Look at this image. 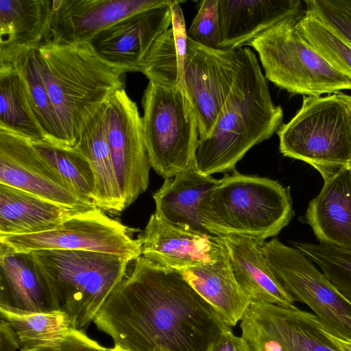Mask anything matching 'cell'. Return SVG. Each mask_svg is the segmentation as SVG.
Returning <instances> with one entry per match:
<instances>
[{
    "label": "cell",
    "instance_id": "cell-35",
    "mask_svg": "<svg viewBox=\"0 0 351 351\" xmlns=\"http://www.w3.org/2000/svg\"><path fill=\"white\" fill-rule=\"evenodd\" d=\"M187 38L206 47L221 49L219 0H204L187 31Z\"/></svg>",
    "mask_w": 351,
    "mask_h": 351
},
{
    "label": "cell",
    "instance_id": "cell-23",
    "mask_svg": "<svg viewBox=\"0 0 351 351\" xmlns=\"http://www.w3.org/2000/svg\"><path fill=\"white\" fill-rule=\"evenodd\" d=\"M95 208L60 204L0 184V235L47 231Z\"/></svg>",
    "mask_w": 351,
    "mask_h": 351
},
{
    "label": "cell",
    "instance_id": "cell-20",
    "mask_svg": "<svg viewBox=\"0 0 351 351\" xmlns=\"http://www.w3.org/2000/svg\"><path fill=\"white\" fill-rule=\"evenodd\" d=\"M300 0H219L220 49L238 50L280 21L304 12Z\"/></svg>",
    "mask_w": 351,
    "mask_h": 351
},
{
    "label": "cell",
    "instance_id": "cell-9",
    "mask_svg": "<svg viewBox=\"0 0 351 351\" xmlns=\"http://www.w3.org/2000/svg\"><path fill=\"white\" fill-rule=\"evenodd\" d=\"M262 247L273 273L295 301L306 304L327 332L351 340V303L313 262L277 239L263 241Z\"/></svg>",
    "mask_w": 351,
    "mask_h": 351
},
{
    "label": "cell",
    "instance_id": "cell-4",
    "mask_svg": "<svg viewBox=\"0 0 351 351\" xmlns=\"http://www.w3.org/2000/svg\"><path fill=\"white\" fill-rule=\"evenodd\" d=\"M293 215L289 187L236 171L219 180L199 210L203 226L211 234L264 241L277 235Z\"/></svg>",
    "mask_w": 351,
    "mask_h": 351
},
{
    "label": "cell",
    "instance_id": "cell-36",
    "mask_svg": "<svg viewBox=\"0 0 351 351\" xmlns=\"http://www.w3.org/2000/svg\"><path fill=\"white\" fill-rule=\"evenodd\" d=\"M24 351H114L101 346L86 335L84 330H72L58 343Z\"/></svg>",
    "mask_w": 351,
    "mask_h": 351
},
{
    "label": "cell",
    "instance_id": "cell-37",
    "mask_svg": "<svg viewBox=\"0 0 351 351\" xmlns=\"http://www.w3.org/2000/svg\"><path fill=\"white\" fill-rule=\"evenodd\" d=\"M206 351H252L247 341L234 335L230 328L223 329L208 345Z\"/></svg>",
    "mask_w": 351,
    "mask_h": 351
},
{
    "label": "cell",
    "instance_id": "cell-5",
    "mask_svg": "<svg viewBox=\"0 0 351 351\" xmlns=\"http://www.w3.org/2000/svg\"><path fill=\"white\" fill-rule=\"evenodd\" d=\"M49 286L57 310L84 330L126 275L133 260L107 253L45 250L30 252Z\"/></svg>",
    "mask_w": 351,
    "mask_h": 351
},
{
    "label": "cell",
    "instance_id": "cell-34",
    "mask_svg": "<svg viewBox=\"0 0 351 351\" xmlns=\"http://www.w3.org/2000/svg\"><path fill=\"white\" fill-rule=\"evenodd\" d=\"M305 11L351 47V0H305Z\"/></svg>",
    "mask_w": 351,
    "mask_h": 351
},
{
    "label": "cell",
    "instance_id": "cell-3",
    "mask_svg": "<svg viewBox=\"0 0 351 351\" xmlns=\"http://www.w3.org/2000/svg\"><path fill=\"white\" fill-rule=\"evenodd\" d=\"M36 58L66 145L75 147L89 119L123 88L125 72L104 60L89 42L47 41L37 49Z\"/></svg>",
    "mask_w": 351,
    "mask_h": 351
},
{
    "label": "cell",
    "instance_id": "cell-30",
    "mask_svg": "<svg viewBox=\"0 0 351 351\" xmlns=\"http://www.w3.org/2000/svg\"><path fill=\"white\" fill-rule=\"evenodd\" d=\"M37 49L21 53L13 61L20 73L47 141L67 146L56 109L51 101L36 58Z\"/></svg>",
    "mask_w": 351,
    "mask_h": 351
},
{
    "label": "cell",
    "instance_id": "cell-25",
    "mask_svg": "<svg viewBox=\"0 0 351 351\" xmlns=\"http://www.w3.org/2000/svg\"><path fill=\"white\" fill-rule=\"evenodd\" d=\"M105 103L87 122L76 145L87 156L91 165L95 179V206L105 213L118 215L127 207L108 145L104 119Z\"/></svg>",
    "mask_w": 351,
    "mask_h": 351
},
{
    "label": "cell",
    "instance_id": "cell-22",
    "mask_svg": "<svg viewBox=\"0 0 351 351\" xmlns=\"http://www.w3.org/2000/svg\"><path fill=\"white\" fill-rule=\"evenodd\" d=\"M0 305L32 312L57 310L30 252H12L0 245Z\"/></svg>",
    "mask_w": 351,
    "mask_h": 351
},
{
    "label": "cell",
    "instance_id": "cell-40",
    "mask_svg": "<svg viewBox=\"0 0 351 351\" xmlns=\"http://www.w3.org/2000/svg\"><path fill=\"white\" fill-rule=\"evenodd\" d=\"M349 101H350V104L351 106V96L350 95H349ZM349 167H351V165Z\"/></svg>",
    "mask_w": 351,
    "mask_h": 351
},
{
    "label": "cell",
    "instance_id": "cell-7",
    "mask_svg": "<svg viewBox=\"0 0 351 351\" xmlns=\"http://www.w3.org/2000/svg\"><path fill=\"white\" fill-rule=\"evenodd\" d=\"M300 16L280 21L247 44L258 54L265 78L290 93L306 97L351 90V78L301 34L297 27Z\"/></svg>",
    "mask_w": 351,
    "mask_h": 351
},
{
    "label": "cell",
    "instance_id": "cell-11",
    "mask_svg": "<svg viewBox=\"0 0 351 351\" xmlns=\"http://www.w3.org/2000/svg\"><path fill=\"white\" fill-rule=\"evenodd\" d=\"M240 327L252 351H338L317 317L295 305L252 303Z\"/></svg>",
    "mask_w": 351,
    "mask_h": 351
},
{
    "label": "cell",
    "instance_id": "cell-38",
    "mask_svg": "<svg viewBox=\"0 0 351 351\" xmlns=\"http://www.w3.org/2000/svg\"><path fill=\"white\" fill-rule=\"evenodd\" d=\"M323 330L328 338L333 343L338 351H351V340L338 337L327 332L322 326Z\"/></svg>",
    "mask_w": 351,
    "mask_h": 351
},
{
    "label": "cell",
    "instance_id": "cell-39",
    "mask_svg": "<svg viewBox=\"0 0 351 351\" xmlns=\"http://www.w3.org/2000/svg\"><path fill=\"white\" fill-rule=\"evenodd\" d=\"M114 351H125V350H123L119 348H117V347H113Z\"/></svg>",
    "mask_w": 351,
    "mask_h": 351
},
{
    "label": "cell",
    "instance_id": "cell-24",
    "mask_svg": "<svg viewBox=\"0 0 351 351\" xmlns=\"http://www.w3.org/2000/svg\"><path fill=\"white\" fill-rule=\"evenodd\" d=\"M218 182L219 180L204 175L196 169L166 178L153 194L154 213L180 228L210 234L203 226L199 210L202 201Z\"/></svg>",
    "mask_w": 351,
    "mask_h": 351
},
{
    "label": "cell",
    "instance_id": "cell-16",
    "mask_svg": "<svg viewBox=\"0 0 351 351\" xmlns=\"http://www.w3.org/2000/svg\"><path fill=\"white\" fill-rule=\"evenodd\" d=\"M171 5L129 15L99 32L89 43L108 63L125 73L138 71L155 40L171 25Z\"/></svg>",
    "mask_w": 351,
    "mask_h": 351
},
{
    "label": "cell",
    "instance_id": "cell-32",
    "mask_svg": "<svg viewBox=\"0 0 351 351\" xmlns=\"http://www.w3.org/2000/svg\"><path fill=\"white\" fill-rule=\"evenodd\" d=\"M303 37L334 67L351 78V47L304 10L297 21Z\"/></svg>",
    "mask_w": 351,
    "mask_h": 351
},
{
    "label": "cell",
    "instance_id": "cell-12",
    "mask_svg": "<svg viewBox=\"0 0 351 351\" xmlns=\"http://www.w3.org/2000/svg\"><path fill=\"white\" fill-rule=\"evenodd\" d=\"M104 119L114 170L128 207L146 191L151 165L142 117L124 88L114 91L106 101Z\"/></svg>",
    "mask_w": 351,
    "mask_h": 351
},
{
    "label": "cell",
    "instance_id": "cell-31",
    "mask_svg": "<svg viewBox=\"0 0 351 351\" xmlns=\"http://www.w3.org/2000/svg\"><path fill=\"white\" fill-rule=\"evenodd\" d=\"M32 143L76 192L94 203L95 179L91 165L77 145L62 146L47 141Z\"/></svg>",
    "mask_w": 351,
    "mask_h": 351
},
{
    "label": "cell",
    "instance_id": "cell-2",
    "mask_svg": "<svg viewBox=\"0 0 351 351\" xmlns=\"http://www.w3.org/2000/svg\"><path fill=\"white\" fill-rule=\"evenodd\" d=\"M282 119V108L273 102L254 53L238 49L232 90L213 130L199 139L195 169L206 176L234 169L253 146L278 131Z\"/></svg>",
    "mask_w": 351,
    "mask_h": 351
},
{
    "label": "cell",
    "instance_id": "cell-21",
    "mask_svg": "<svg viewBox=\"0 0 351 351\" xmlns=\"http://www.w3.org/2000/svg\"><path fill=\"white\" fill-rule=\"evenodd\" d=\"M53 1L0 0V64L47 40Z\"/></svg>",
    "mask_w": 351,
    "mask_h": 351
},
{
    "label": "cell",
    "instance_id": "cell-1",
    "mask_svg": "<svg viewBox=\"0 0 351 351\" xmlns=\"http://www.w3.org/2000/svg\"><path fill=\"white\" fill-rule=\"evenodd\" d=\"M93 322L125 351H206L229 326L181 271L143 256L132 261Z\"/></svg>",
    "mask_w": 351,
    "mask_h": 351
},
{
    "label": "cell",
    "instance_id": "cell-13",
    "mask_svg": "<svg viewBox=\"0 0 351 351\" xmlns=\"http://www.w3.org/2000/svg\"><path fill=\"white\" fill-rule=\"evenodd\" d=\"M237 67L238 50L211 49L187 38L185 83L199 139L213 130L232 90Z\"/></svg>",
    "mask_w": 351,
    "mask_h": 351
},
{
    "label": "cell",
    "instance_id": "cell-6",
    "mask_svg": "<svg viewBox=\"0 0 351 351\" xmlns=\"http://www.w3.org/2000/svg\"><path fill=\"white\" fill-rule=\"evenodd\" d=\"M286 157L309 164L320 174L351 165V106L341 92L303 97L295 115L277 131Z\"/></svg>",
    "mask_w": 351,
    "mask_h": 351
},
{
    "label": "cell",
    "instance_id": "cell-33",
    "mask_svg": "<svg viewBox=\"0 0 351 351\" xmlns=\"http://www.w3.org/2000/svg\"><path fill=\"white\" fill-rule=\"evenodd\" d=\"M292 243L320 267L329 281L351 303V251L320 243Z\"/></svg>",
    "mask_w": 351,
    "mask_h": 351
},
{
    "label": "cell",
    "instance_id": "cell-18",
    "mask_svg": "<svg viewBox=\"0 0 351 351\" xmlns=\"http://www.w3.org/2000/svg\"><path fill=\"white\" fill-rule=\"evenodd\" d=\"M233 276L252 303L294 306V298L271 269L263 250V241L242 236H217Z\"/></svg>",
    "mask_w": 351,
    "mask_h": 351
},
{
    "label": "cell",
    "instance_id": "cell-15",
    "mask_svg": "<svg viewBox=\"0 0 351 351\" xmlns=\"http://www.w3.org/2000/svg\"><path fill=\"white\" fill-rule=\"evenodd\" d=\"M171 0H53L47 41L59 44L89 42L114 23L139 12L171 5ZM46 41V42H47Z\"/></svg>",
    "mask_w": 351,
    "mask_h": 351
},
{
    "label": "cell",
    "instance_id": "cell-19",
    "mask_svg": "<svg viewBox=\"0 0 351 351\" xmlns=\"http://www.w3.org/2000/svg\"><path fill=\"white\" fill-rule=\"evenodd\" d=\"M324 185L304 219L320 244L351 251V167L321 175Z\"/></svg>",
    "mask_w": 351,
    "mask_h": 351
},
{
    "label": "cell",
    "instance_id": "cell-14",
    "mask_svg": "<svg viewBox=\"0 0 351 351\" xmlns=\"http://www.w3.org/2000/svg\"><path fill=\"white\" fill-rule=\"evenodd\" d=\"M0 184L70 206L97 207L76 192L32 143L0 130Z\"/></svg>",
    "mask_w": 351,
    "mask_h": 351
},
{
    "label": "cell",
    "instance_id": "cell-8",
    "mask_svg": "<svg viewBox=\"0 0 351 351\" xmlns=\"http://www.w3.org/2000/svg\"><path fill=\"white\" fill-rule=\"evenodd\" d=\"M142 106L151 167L165 179L195 169L199 133L188 93L149 81Z\"/></svg>",
    "mask_w": 351,
    "mask_h": 351
},
{
    "label": "cell",
    "instance_id": "cell-17",
    "mask_svg": "<svg viewBox=\"0 0 351 351\" xmlns=\"http://www.w3.org/2000/svg\"><path fill=\"white\" fill-rule=\"evenodd\" d=\"M142 254L161 266L179 271L214 263L224 254L217 235L187 230L171 225L152 214L138 237Z\"/></svg>",
    "mask_w": 351,
    "mask_h": 351
},
{
    "label": "cell",
    "instance_id": "cell-10",
    "mask_svg": "<svg viewBox=\"0 0 351 351\" xmlns=\"http://www.w3.org/2000/svg\"><path fill=\"white\" fill-rule=\"evenodd\" d=\"M138 230L110 217L97 207L47 231L0 235V245L16 252L85 250L120 255L134 261L142 254L141 241L134 237Z\"/></svg>",
    "mask_w": 351,
    "mask_h": 351
},
{
    "label": "cell",
    "instance_id": "cell-28",
    "mask_svg": "<svg viewBox=\"0 0 351 351\" xmlns=\"http://www.w3.org/2000/svg\"><path fill=\"white\" fill-rule=\"evenodd\" d=\"M0 130L31 143L47 141L25 83L13 63L0 64Z\"/></svg>",
    "mask_w": 351,
    "mask_h": 351
},
{
    "label": "cell",
    "instance_id": "cell-29",
    "mask_svg": "<svg viewBox=\"0 0 351 351\" xmlns=\"http://www.w3.org/2000/svg\"><path fill=\"white\" fill-rule=\"evenodd\" d=\"M0 315L14 330L20 351L56 344L75 329L69 316L58 310L32 312L0 305Z\"/></svg>",
    "mask_w": 351,
    "mask_h": 351
},
{
    "label": "cell",
    "instance_id": "cell-26",
    "mask_svg": "<svg viewBox=\"0 0 351 351\" xmlns=\"http://www.w3.org/2000/svg\"><path fill=\"white\" fill-rule=\"evenodd\" d=\"M181 271L195 291L230 327L241 320L252 303L235 280L225 252L223 257L214 263L192 267Z\"/></svg>",
    "mask_w": 351,
    "mask_h": 351
},
{
    "label": "cell",
    "instance_id": "cell-27",
    "mask_svg": "<svg viewBox=\"0 0 351 351\" xmlns=\"http://www.w3.org/2000/svg\"><path fill=\"white\" fill-rule=\"evenodd\" d=\"M181 3L183 1H176L171 6V25L155 40L138 71L149 82L187 92L185 83L187 31Z\"/></svg>",
    "mask_w": 351,
    "mask_h": 351
}]
</instances>
